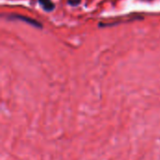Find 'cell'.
Wrapping results in <instances>:
<instances>
[{
	"instance_id": "obj_3",
	"label": "cell",
	"mask_w": 160,
	"mask_h": 160,
	"mask_svg": "<svg viewBox=\"0 0 160 160\" xmlns=\"http://www.w3.org/2000/svg\"><path fill=\"white\" fill-rule=\"evenodd\" d=\"M81 2H82V0H68V4L72 7H76V6L80 5Z\"/></svg>"
},
{
	"instance_id": "obj_2",
	"label": "cell",
	"mask_w": 160,
	"mask_h": 160,
	"mask_svg": "<svg viewBox=\"0 0 160 160\" xmlns=\"http://www.w3.org/2000/svg\"><path fill=\"white\" fill-rule=\"evenodd\" d=\"M38 3L42 7V8L48 12L52 11L54 9V7H55L54 3L52 0H38Z\"/></svg>"
},
{
	"instance_id": "obj_1",
	"label": "cell",
	"mask_w": 160,
	"mask_h": 160,
	"mask_svg": "<svg viewBox=\"0 0 160 160\" xmlns=\"http://www.w3.org/2000/svg\"><path fill=\"white\" fill-rule=\"evenodd\" d=\"M8 19H18V20H21V21H22V22H24L32 25V26H35V27H38V28H42V24L38 21H37L35 19H32V18H29V17H25L23 15L12 14V15H10L8 17Z\"/></svg>"
}]
</instances>
